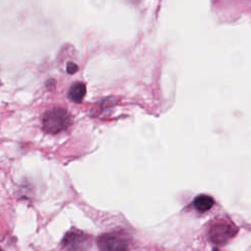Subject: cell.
Segmentation results:
<instances>
[{
	"instance_id": "cell-1",
	"label": "cell",
	"mask_w": 251,
	"mask_h": 251,
	"mask_svg": "<svg viewBox=\"0 0 251 251\" xmlns=\"http://www.w3.org/2000/svg\"><path fill=\"white\" fill-rule=\"evenodd\" d=\"M72 123L73 119L70 113L59 107L46 111L42 117V128L50 134H56L67 129Z\"/></svg>"
},
{
	"instance_id": "cell-2",
	"label": "cell",
	"mask_w": 251,
	"mask_h": 251,
	"mask_svg": "<svg viewBox=\"0 0 251 251\" xmlns=\"http://www.w3.org/2000/svg\"><path fill=\"white\" fill-rule=\"evenodd\" d=\"M97 243L101 251H128V239L121 232L104 233Z\"/></svg>"
},
{
	"instance_id": "cell-3",
	"label": "cell",
	"mask_w": 251,
	"mask_h": 251,
	"mask_svg": "<svg viewBox=\"0 0 251 251\" xmlns=\"http://www.w3.org/2000/svg\"><path fill=\"white\" fill-rule=\"evenodd\" d=\"M90 246V237L79 230H70L63 239V247L66 251H87Z\"/></svg>"
},
{
	"instance_id": "cell-4",
	"label": "cell",
	"mask_w": 251,
	"mask_h": 251,
	"mask_svg": "<svg viewBox=\"0 0 251 251\" xmlns=\"http://www.w3.org/2000/svg\"><path fill=\"white\" fill-rule=\"evenodd\" d=\"M236 233V229L229 224L217 223L214 224L209 230V237L215 244L221 245L228 241Z\"/></svg>"
},
{
	"instance_id": "cell-5",
	"label": "cell",
	"mask_w": 251,
	"mask_h": 251,
	"mask_svg": "<svg viewBox=\"0 0 251 251\" xmlns=\"http://www.w3.org/2000/svg\"><path fill=\"white\" fill-rule=\"evenodd\" d=\"M86 93V86L83 82L76 81L73 83L69 89V97L75 103L81 102Z\"/></svg>"
},
{
	"instance_id": "cell-6",
	"label": "cell",
	"mask_w": 251,
	"mask_h": 251,
	"mask_svg": "<svg viewBox=\"0 0 251 251\" xmlns=\"http://www.w3.org/2000/svg\"><path fill=\"white\" fill-rule=\"evenodd\" d=\"M193 205L197 211L206 212V211L210 210L212 208V206L214 205V199L209 195L201 194V195H198L194 199Z\"/></svg>"
},
{
	"instance_id": "cell-7",
	"label": "cell",
	"mask_w": 251,
	"mask_h": 251,
	"mask_svg": "<svg viewBox=\"0 0 251 251\" xmlns=\"http://www.w3.org/2000/svg\"><path fill=\"white\" fill-rule=\"evenodd\" d=\"M77 69H78L77 66L73 62H69L67 65V72L69 74H75L77 71Z\"/></svg>"
},
{
	"instance_id": "cell-8",
	"label": "cell",
	"mask_w": 251,
	"mask_h": 251,
	"mask_svg": "<svg viewBox=\"0 0 251 251\" xmlns=\"http://www.w3.org/2000/svg\"><path fill=\"white\" fill-rule=\"evenodd\" d=\"M213 251H219V250H218V249H217V248H215V249H214V250H213Z\"/></svg>"
}]
</instances>
